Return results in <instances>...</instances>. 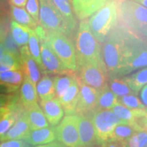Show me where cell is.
<instances>
[{"mask_svg":"<svg viewBox=\"0 0 147 147\" xmlns=\"http://www.w3.org/2000/svg\"><path fill=\"white\" fill-rule=\"evenodd\" d=\"M127 28L122 24H117L106 37L102 48V55L109 78L119 77L122 66L125 47Z\"/></svg>","mask_w":147,"mask_h":147,"instance_id":"1","label":"cell"},{"mask_svg":"<svg viewBox=\"0 0 147 147\" xmlns=\"http://www.w3.org/2000/svg\"><path fill=\"white\" fill-rule=\"evenodd\" d=\"M74 45L78 66L104 61L102 47L92 34L89 22L86 19L79 23L75 33Z\"/></svg>","mask_w":147,"mask_h":147,"instance_id":"2","label":"cell"},{"mask_svg":"<svg viewBox=\"0 0 147 147\" xmlns=\"http://www.w3.org/2000/svg\"><path fill=\"white\" fill-rule=\"evenodd\" d=\"M147 67V42L128 29L122 66L119 77Z\"/></svg>","mask_w":147,"mask_h":147,"instance_id":"3","label":"cell"},{"mask_svg":"<svg viewBox=\"0 0 147 147\" xmlns=\"http://www.w3.org/2000/svg\"><path fill=\"white\" fill-rule=\"evenodd\" d=\"M121 23L141 38L147 39V8L133 0H117Z\"/></svg>","mask_w":147,"mask_h":147,"instance_id":"4","label":"cell"},{"mask_svg":"<svg viewBox=\"0 0 147 147\" xmlns=\"http://www.w3.org/2000/svg\"><path fill=\"white\" fill-rule=\"evenodd\" d=\"M119 11L117 0H108L89 19L91 31L95 39L104 43L110 31L118 24Z\"/></svg>","mask_w":147,"mask_h":147,"instance_id":"5","label":"cell"},{"mask_svg":"<svg viewBox=\"0 0 147 147\" xmlns=\"http://www.w3.org/2000/svg\"><path fill=\"white\" fill-rule=\"evenodd\" d=\"M47 43L67 69L76 71L78 69L75 47L71 39L61 32L47 31Z\"/></svg>","mask_w":147,"mask_h":147,"instance_id":"6","label":"cell"},{"mask_svg":"<svg viewBox=\"0 0 147 147\" xmlns=\"http://www.w3.org/2000/svg\"><path fill=\"white\" fill-rule=\"evenodd\" d=\"M40 25L47 31L61 32L71 39L68 28L53 0H39Z\"/></svg>","mask_w":147,"mask_h":147,"instance_id":"7","label":"cell"},{"mask_svg":"<svg viewBox=\"0 0 147 147\" xmlns=\"http://www.w3.org/2000/svg\"><path fill=\"white\" fill-rule=\"evenodd\" d=\"M91 117L95 127L98 146H103L111 139L112 134L117 125L125 123L113 113V110H110L93 112Z\"/></svg>","mask_w":147,"mask_h":147,"instance_id":"8","label":"cell"},{"mask_svg":"<svg viewBox=\"0 0 147 147\" xmlns=\"http://www.w3.org/2000/svg\"><path fill=\"white\" fill-rule=\"evenodd\" d=\"M77 71V76L84 84L97 90L108 84L109 75L104 61L82 64L78 66Z\"/></svg>","mask_w":147,"mask_h":147,"instance_id":"9","label":"cell"},{"mask_svg":"<svg viewBox=\"0 0 147 147\" xmlns=\"http://www.w3.org/2000/svg\"><path fill=\"white\" fill-rule=\"evenodd\" d=\"M56 139L62 146H79L78 115H66L55 129Z\"/></svg>","mask_w":147,"mask_h":147,"instance_id":"10","label":"cell"},{"mask_svg":"<svg viewBox=\"0 0 147 147\" xmlns=\"http://www.w3.org/2000/svg\"><path fill=\"white\" fill-rule=\"evenodd\" d=\"M80 91L75 114L78 115H92L95 111L99 90L84 84L77 76Z\"/></svg>","mask_w":147,"mask_h":147,"instance_id":"11","label":"cell"},{"mask_svg":"<svg viewBox=\"0 0 147 147\" xmlns=\"http://www.w3.org/2000/svg\"><path fill=\"white\" fill-rule=\"evenodd\" d=\"M40 54L42 62L43 64L45 74L59 75L70 71L62 63L50 46L48 45L47 41L40 40Z\"/></svg>","mask_w":147,"mask_h":147,"instance_id":"12","label":"cell"},{"mask_svg":"<svg viewBox=\"0 0 147 147\" xmlns=\"http://www.w3.org/2000/svg\"><path fill=\"white\" fill-rule=\"evenodd\" d=\"M79 146H98L91 115H78Z\"/></svg>","mask_w":147,"mask_h":147,"instance_id":"13","label":"cell"},{"mask_svg":"<svg viewBox=\"0 0 147 147\" xmlns=\"http://www.w3.org/2000/svg\"><path fill=\"white\" fill-rule=\"evenodd\" d=\"M20 59L22 71L25 76L28 77L36 85L40 79L42 71L38 63L33 58L27 45L20 47Z\"/></svg>","mask_w":147,"mask_h":147,"instance_id":"14","label":"cell"},{"mask_svg":"<svg viewBox=\"0 0 147 147\" xmlns=\"http://www.w3.org/2000/svg\"><path fill=\"white\" fill-rule=\"evenodd\" d=\"M40 106L48 122L52 127L57 125L63 118V108L56 97L49 100H41Z\"/></svg>","mask_w":147,"mask_h":147,"instance_id":"15","label":"cell"},{"mask_svg":"<svg viewBox=\"0 0 147 147\" xmlns=\"http://www.w3.org/2000/svg\"><path fill=\"white\" fill-rule=\"evenodd\" d=\"M20 99L26 110H30L38 106L36 85L25 76H24V80L20 91Z\"/></svg>","mask_w":147,"mask_h":147,"instance_id":"16","label":"cell"},{"mask_svg":"<svg viewBox=\"0 0 147 147\" xmlns=\"http://www.w3.org/2000/svg\"><path fill=\"white\" fill-rule=\"evenodd\" d=\"M56 139L55 129L43 127L36 130H31L25 140L30 146H44L54 142Z\"/></svg>","mask_w":147,"mask_h":147,"instance_id":"17","label":"cell"},{"mask_svg":"<svg viewBox=\"0 0 147 147\" xmlns=\"http://www.w3.org/2000/svg\"><path fill=\"white\" fill-rule=\"evenodd\" d=\"M80 87L77 80V75L72 83L63 96L58 99L63 108L66 115L75 114L76 104L78 102Z\"/></svg>","mask_w":147,"mask_h":147,"instance_id":"18","label":"cell"},{"mask_svg":"<svg viewBox=\"0 0 147 147\" xmlns=\"http://www.w3.org/2000/svg\"><path fill=\"white\" fill-rule=\"evenodd\" d=\"M30 131L28 120L25 112L5 134L1 142L10 140H25Z\"/></svg>","mask_w":147,"mask_h":147,"instance_id":"19","label":"cell"},{"mask_svg":"<svg viewBox=\"0 0 147 147\" xmlns=\"http://www.w3.org/2000/svg\"><path fill=\"white\" fill-rule=\"evenodd\" d=\"M53 1L65 20L71 39L76 33L77 21L73 13L70 4V0H53Z\"/></svg>","mask_w":147,"mask_h":147,"instance_id":"20","label":"cell"},{"mask_svg":"<svg viewBox=\"0 0 147 147\" xmlns=\"http://www.w3.org/2000/svg\"><path fill=\"white\" fill-rule=\"evenodd\" d=\"M23 72L20 69L8 70L0 74V84L6 90V93H12L20 87L23 82Z\"/></svg>","mask_w":147,"mask_h":147,"instance_id":"21","label":"cell"},{"mask_svg":"<svg viewBox=\"0 0 147 147\" xmlns=\"http://www.w3.org/2000/svg\"><path fill=\"white\" fill-rule=\"evenodd\" d=\"M117 102L118 96L113 93L108 84L99 90L95 111L112 109Z\"/></svg>","mask_w":147,"mask_h":147,"instance_id":"22","label":"cell"},{"mask_svg":"<svg viewBox=\"0 0 147 147\" xmlns=\"http://www.w3.org/2000/svg\"><path fill=\"white\" fill-rule=\"evenodd\" d=\"M37 92L41 100H49L56 97L54 78L46 74L36 84Z\"/></svg>","mask_w":147,"mask_h":147,"instance_id":"23","label":"cell"},{"mask_svg":"<svg viewBox=\"0 0 147 147\" xmlns=\"http://www.w3.org/2000/svg\"><path fill=\"white\" fill-rule=\"evenodd\" d=\"M25 115L31 130H36L49 126V123L39 106L32 109L26 110Z\"/></svg>","mask_w":147,"mask_h":147,"instance_id":"24","label":"cell"},{"mask_svg":"<svg viewBox=\"0 0 147 147\" xmlns=\"http://www.w3.org/2000/svg\"><path fill=\"white\" fill-rule=\"evenodd\" d=\"M74 72V71L70 70L68 72L57 75L54 77L55 92L56 97L57 99L61 98L65 94L66 91L76 78V74Z\"/></svg>","mask_w":147,"mask_h":147,"instance_id":"25","label":"cell"},{"mask_svg":"<svg viewBox=\"0 0 147 147\" xmlns=\"http://www.w3.org/2000/svg\"><path fill=\"white\" fill-rule=\"evenodd\" d=\"M11 34L14 41L19 47L26 45L29 42L32 28L21 25L15 21L11 22Z\"/></svg>","mask_w":147,"mask_h":147,"instance_id":"26","label":"cell"},{"mask_svg":"<svg viewBox=\"0 0 147 147\" xmlns=\"http://www.w3.org/2000/svg\"><path fill=\"white\" fill-rule=\"evenodd\" d=\"M10 12L11 17L21 25H25L32 29L35 28L38 25V22L35 21L28 12L23 8L11 5Z\"/></svg>","mask_w":147,"mask_h":147,"instance_id":"27","label":"cell"},{"mask_svg":"<svg viewBox=\"0 0 147 147\" xmlns=\"http://www.w3.org/2000/svg\"><path fill=\"white\" fill-rule=\"evenodd\" d=\"M123 78L128 84L129 87L137 94L147 84V67L141 69L129 76L124 77Z\"/></svg>","mask_w":147,"mask_h":147,"instance_id":"28","label":"cell"},{"mask_svg":"<svg viewBox=\"0 0 147 147\" xmlns=\"http://www.w3.org/2000/svg\"><path fill=\"white\" fill-rule=\"evenodd\" d=\"M135 134L136 131L130 125L120 123L115 127L111 139L120 142L123 146H128L129 140Z\"/></svg>","mask_w":147,"mask_h":147,"instance_id":"29","label":"cell"},{"mask_svg":"<svg viewBox=\"0 0 147 147\" xmlns=\"http://www.w3.org/2000/svg\"><path fill=\"white\" fill-rule=\"evenodd\" d=\"M20 68H21L20 55L6 51L0 56V74Z\"/></svg>","mask_w":147,"mask_h":147,"instance_id":"30","label":"cell"},{"mask_svg":"<svg viewBox=\"0 0 147 147\" xmlns=\"http://www.w3.org/2000/svg\"><path fill=\"white\" fill-rule=\"evenodd\" d=\"M108 85L113 93H115L118 97H123L128 94L137 95L129 87L128 84L123 78H121L120 77L110 78L108 80Z\"/></svg>","mask_w":147,"mask_h":147,"instance_id":"31","label":"cell"},{"mask_svg":"<svg viewBox=\"0 0 147 147\" xmlns=\"http://www.w3.org/2000/svg\"><path fill=\"white\" fill-rule=\"evenodd\" d=\"M134 117L129 125L136 131H147V113L145 108H133Z\"/></svg>","mask_w":147,"mask_h":147,"instance_id":"32","label":"cell"},{"mask_svg":"<svg viewBox=\"0 0 147 147\" xmlns=\"http://www.w3.org/2000/svg\"><path fill=\"white\" fill-rule=\"evenodd\" d=\"M28 47L29 51L32 54L33 58L36 61V62L38 63V66L40 67V70L42 73L45 74L44 71L43 64L42 62L41 54H40V40L38 36H37L34 30L32 29L30 32V36H29V42H28Z\"/></svg>","mask_w":147,"mask_h":147,"instance_id":"33","label":"cell"},{"mask_svg":"<svg viewBox=\"0 0 147 147\" xmlns=\"http://www.w3.org/2000/svg\"><path fill=\"white\" fill-rule=\"evenodd\" d=\"M92 0H72L73 11L76 17L80 21L91 16Z\"/></svg>","mask_w":147,"mask_h":147,"instance_id":"34","label":"cell"},{"mask_svg":"<svg viewBox=\"0 0 147 147\" xmlns=\"http://www.w3.org/2000/svg\"><path fill=\"white\" fill-rule=\"evenodd\" d=\"M112 110L119 118L123 121L126 124L129 125L134 117L133 108H129L121 103L117 102Z\"/></svg>","mask_w":147,"mask_h":147,"instance_id":"35","label":"cell"},{"mask_svg":"<svg viewBox=\"0 0 147 147\" xmlns=\"http://www.w3.org/2000/svg\"><path fill=\"white\" fill-rule=\"evenodd\" d=\"M17 115L12 110L0 119V141L16 121Z\"/></svg>","mask_w":147,"mask_h":147,"instance_id":"36","label":"cell"},{"mask_svg":"<svg viewBox=\"0 0 147 147\" xmlns=\"http://www.w3.org/2000/svg\"><path fill=\"white\" fill-rule=\"evenodd\" d=\"M118 102L129 108H145L144 104H143L140 101L136 94H128L123 97H119V98H118Z\"/></svg>","mask_w":147,"mask_h":147,"instance_id":"37","label":"cell"},{"mask_svg":"<svg viewBox=\"0 0 147 147\" xmlns=\"http://www.w3.org/2000/svg\"><path fill=\"white\" fill-rule=\"evenodd\" d=\"M147 144V131H140L135 134L129 139L128 146H146Z\"/></svg>","mask_w":147,"mask_h":147,"instance_id":"38","label":"cell"},{"mask_svg":"<svg viewBox=\"0 0 147 147\" xmlns=\"http://www.w3.org/2000/svg\"><path fill=\"white\" fill-rule=\"evenodd\" d=\"M26 9L28 13L36 22H39L40 2L39 0H27Z\"/></svg>","mask_w":147,"mask_h":147,"instance_id":"39","label":"cell"},{"mask_svg":"<svg viewBox=\"0 0 147 147\" xmlns=\"http://www.w3.org/2000/svg\"><path fill=\"white\" fill-rule=\"evenodd\" d=\"M2 43L4 45L5 49H6V51L20 55V49H18L19 47L16 45L13 37H12V34L10 32L8 33V34L4 38V40H3Z\"/></svg>","mask_w":147,"mask_h":147,"instance_id":"40","label":"cell"},{"mask_svg":"<svg viewBox=\"0 0 147 147\" xmlns=\"http://www.w3.org/2000/svg\"><path fill=\"white\" fill-rule=\"evenodd\" d=\"M9 33L8 20L4 13L0 11V42H2Z\"/></svg>","mask_w":147,"mask_h":147,"instance_id":"41","label":"cell"},{"mask_svg":"<svg viewBox=\"0 0 147 147\" xmlns=\"http://www.w3.org/2000/svg\"><path fill=\"white\" fill-rule=\"evenodd\" d=\"M30 146L24 140H10L0 143V147H21Z\"/></svg>","mask_w":147,"mask_h":147,"instance_id":"42","label":"cell"},{"mask_svg":"<svg viewBox=\"0 0 147 147\" xmlns=\"http://www.w3.org/2000/svg\"><path fill=\"white\" fill-rule=\"evenodd\" d=\"M108 0H92V4L91 7V16L94 14L96 11L102 8Z\"/></svg>","mask_w":147,"mask_h":147,"instance_id":"43","label":"cell"},{"mask_svg":"<svg viewBox=\"0 0 147 147\" xmlns=\"http://www.w3.org/2000/svg\"><path fill=\"white\" fill-rule=\"evenodd\" d=\"M13 101L12 96L8 95L0 94V108L3 106H8Z\"/></svg>","mask_w":147,"mask_h":147,"instance_id":"44","label":"cell"},{"mask_svg":"<svg viewBox=\"0 0 147 147\" xmlns=\"http://www.w3.org/2000/svg\"><path fill=\"white\" fill-rule=\"evenodd\" d=\"M27 0H9V3L10 5L14 6L24 8L26 5Z\"/></svg>","mask_w":147,"mask_h":147,"instance_id":"45","label":"cell"},{"mask_svg":"<svg viewBox=\"0 0 147 147\" xmlns=\"http://www.w3.org/2000/svg\"><path fill=\"white\" fill-rule=\"evenodd\" d=\"M140 97L144 104L147 106V84L142 87V92L140 93Z\"/></svg>","mask_w":147,"mask_h":147,"instance_id":"46","label":"cell"},{"mask_svg":"<svg viewBox=\"0 0 147 147\" xmlns=\"http://www.w3.org/2000/svg\"><path fill=\"white\" fill-rule=\"evenodd\" d=\"M11 109L8 106H3L0 108V119L4 116L7 113H8L9 111H10Z\"/></svg>","mask_w":147,"mask_h":147,"instance_id":"47","label":"cell"},{"mask_svg":"<svg viewBox=\"0 0 147 147\" xmlns=\"http://www.w3.org/2000/svg\"><path fill=\"white\" fill-rule=\"evenodd\" d=\"M133 1L140 3V4L144 5V6L147 8V0H133Z\"/></svg>","mask_w":147,"mask_h":147,"instance_id":"48","label":"cell"},{"mask_svg":"<svg viewBox=\"0 0 147 147\" xmlns=\"http://www.w3.org/2000/svg\"><path fill=\"white\" fill-rule=\"evenodd\" d=\"M5 52H6V49H5L4 45H3L2 42H0V56Z\"/></svg>","mask_w":147,"mask_h":147,"instance_id":"49","label":"cell"},{"mask_svg":"<svg viewBox=\"0 0 147 147\" xmlns=\"http://www.w3.org/2000/svg\"><path fill=\"white\" fill-rule=\"evenodd\" d=\"M145 110H146V113H147V108H145Z\"/></svg>","mask_w":147,"mask_h":147,"instance_id":"50","label":"cell"},{"mask_svg":"<svg viewBox=\"0 0 147 147\" xmlns=\"http://www.w3.org/2000/svg\"><path fill=\"white\" fill-rule=\"evenodd\" d=\"M146 146H147V144H146Z\"/></svg>","mask_w":147,"mask_h":147,"instance_id":"51","label":"cell"},{"mask_svg":"<svg viewBox=\"0 0 147 147\" xmlns=\"http://www.w3.org/2000/svg\"><path fill=\"white\" fill-rule=\"evenodd\" d=\"M70 1H71V0H70Z\"/></svg>","mask_w":147,"mask_h":147,"instance_id":"52","label":"cell"}]
</instances>
